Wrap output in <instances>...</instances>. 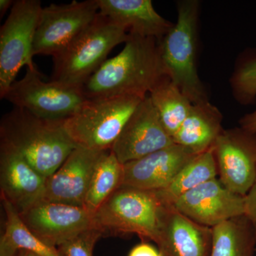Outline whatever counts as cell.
<instances>
[{
  "label": "cell",
  "mask_w": 256,
  "mask_h": 256,
  "mask_svg": "<svg viewBox=\"0 0 256 256\" xmlns=\"http://www.w3.org/2000/svg\"><path fill=\"white\" fill-rule=\"evenodd\" d=\"M124 50L106 60L82 86L87 99L118 96L146 98L168 76L160 41L129 34Z\"/></svg>",
  "instance_id": "6da1fadb"
},
{
  "label": "cell",
  "mask_w": 256,
  "mask_h": 256,
  "mask_svg": "<svg viewBox=\"0 0 256 256\" xmlns=\"http://www.w3.org/2000/svg\"><path fill=\"white\" fill-rule=\"evenodd\" d=\"M63 122L14 107L2 118L0 146L12 150L48 178L78 146L66 132Z\"/></svg>",
  "instance_id": "7a4b0ae2"
},
{
  "label": "cell",
  "mask_w": 256,
  "mask_h": 256,
  "mask_svg": "<svg viewBox=\"0 0 256 256\" xmlns=\"http://www.w3.org/2000/svg\"><path fill=\"white\" fill-rule=\"evenodd\" d=\"M127 30L98 13L94 22L66 48L53 57L52 82L82 88L107 60L108 55L129 38Z\"/></svg>",
  "instance_id": "3957f363"
},
{
  "label": "cell",
  "mask_w": 256,
  "mask_h": 256,
  "mask_svg": "<svg viewBox=\"0 0 256 256\" xmlns=\"http://www.w3.org/2000/svg\"><path fill=\"white\" fill-rule=\"evenodd\" d=\"M198 12L196 0L178 1V21L160 42L168 76L193 104L210 101L196 66Z\"/></svg>",
  "instance_id": "277c9868"
},
{
  "label": "cell",
  "mask_w": 256,
  "mask_h": 256,
  "mask_svg": "<svg viewBox=\"0 0 256 256\" xmlns=\"http://www.w3.org/2000/svg\"><path fill=\"white\" fill-rule=\"evenodd\" d=\"M144 98L124 96L88 99L75 114L64 120V129L78 146L96 151L110 150Z\"/></svg>",
  "instance_id": "5b68a950"
},
{
  "label": "cell",
  "mask_w": 256,
  "mask_h": 256,
  "mask_svg": "<svg viewBox=\"0 0 256 256\" xmlns=\"http://www.w3.org/2000/svg\"><path fill=\"white\" fill-rule=\"evenodd\" d=\"M160 206L154 192L120 186L94 215V226L102 236L137 234L156 242Z\"/></svg>",
  "instance_id": "8992f818"
},
{
  "label": "cell",
  "mask_w": 256,
  "mask_h": 256,
  "mask_svg": "<svg viewBox=\"0 0 256 256\" xmlns=\"http://www.w3.org/2000/svg\"><path fill=\"white\" fill-rule=\"evenodd\" d=\"M42 8L40 0L14 1L9 16L0 28L1 99L23 66L38 72L32 60V50Z\"/></svg>",
  "instance_id": "52a82bcc"
},
{
  "label": "cell",
  "mask_w": 256,
  "mask_h": 256,
  "mask_svg": "<svg viewBox=\"0 0 256 256\" xmlns=\"http://www.w3.org/2000/svg\"><path fill=\"white\" fill-rule=\"evenodd\" d=\"M2 99L14 107L52 120H64L75 114L88 100L82 88L62 82H44L40 72L30 68L21 80L12 84Z\"/></svg>",
  "instance_id": "ba28073f"
},
{
  "label": "cell",
  "mask_w": 256,
  "mask_h": 256,
  "mask_svg": "<svg viewBox=\"0 0 256 256\" xmlns=\"http://www.w3.org/2000/svg\"><path fill=\"white\" fill-rule=\"evenodd\" d=\"M98 13V0L52 4L42 8L32 55H58L94 22Z\"/></svg>",
  "instance_id": "9c48e42d"
},
{
  "label": "cell",
  "mask_w": 256,
  "mask_h": 256,
  "mask_svg": "<svg viewBox=\"0 0 256 256\" xmlns=\"http://www.w3.org/2000/svg\"><path fill=\"white\" fill-rule=\"evenodd\" d=\"M213 151L220 181L245 196L256 178V133L240 127L224 129Z\"/></svg>",
  "instance_id": "30bf717a"
},
{
  "label": "cell",
  "mask_w": 256,
  "mask_h": 256,
  "mask_svg": "<svg viewBox=\"0 0 256 256\" xmlns=\"http://www.w3.org/2000/svg\"><path fill=\"white\" fill-rule=\"evenodd\" d=\"M20 216L32 233L56 248L80 234L96 228L94 215L82 206L38 201Z\"/></svg>",
  "instance_id": "8fae6325"
},
{
  "label": "cell",
  "mask_w": 256,
  "mask_h": 256,
  "mask_svg": "<svg viewBox=\"0 0 256 256\" xmlns=\"http://www.w3.org/2000/svg\"><path fill=\"white\" fill-rule=\"evenodd\" d=\"M174 144L148 95L128 120L110 150L124 164Z\"/></svg>",
  "instance_id": "7c38bea8"
},
{
  "label": "cell",
  "mask_w": 256,
  "mask_h": 256,
  "mask_svg": "<svg viewBox=\"0 0 256 256\" xmlns=\"http://www.w3.org/2000/svg\"><path fill=\"white\" fill-rule=\"evenodd\" d=\"M172 206L196 223L214 228L244 215L245 196L230 191L215 178L186 192Z\"/></svg>",
  "instance_id": "4fadbf2b"
},
{
  "label": "cell",
  "mask_w": 256,
  "mask_h": 256,
  "mask_svg": "<svg viewBox=\"0 0 256 256\" xmlns=\"http://www.w3.org/2000/svg\"><path fill=\"white\" fill-rule=\"evenodd\" d=\"M104 152L77 146L62 166L46 178L40 201L84 207L94 170Z\"/></svg>",
  "instance_id": "5bb4252c"
},
{
  "label": "cell",
  "mask_w": 256,
  "mask_h": 256,
  "mask_svg": "<svg viewBox=\"0 0 256 256\" xmlns=\"http://www.w3.org/2000/svg\"><path fill=\"white\" fill-rule=\"evenodd\" d=\"M156 244L164 256H210L212 228L196 223L173 206L161 205Z\"/></svg>",
  "instance_id": "9a60e30c"
},
{
  "label": "cell",
  "mask_w": 256,
  "mask_h": 256,
  "mask_svg": "<svg viewBox=\"0 0 256 256\" xmlns=\"http://www.w3.org/2000/svg\"><path fill=\"white\" fill-rule=\"evenodd\" d=\"M196 156L184 146L174 144L124 164L121 186L150 192L162 190Z\"/></svg>",
  "instance_id": "2e32d148"
},
{
  "label": "cell",
  "mask_w": 256,
  "mask_h": 256,
  "mask_svg": "<svg viewBox=\"0 0 256 256\" xmlns=\"http://www.w3.org/2000/svg\"><path fill=\"white\" fill-rule=\"evenodd\" d=\"M46 180L22 156L0 146L1 198L9 202L18 214L41 200Z\"/></svg>",
  "instance_id": "e0dca14e"
},
{
  "label": "cell",
  "mask_w": 256,
  "mask_h": 256,
  "mask_svg": "<svg viewBox=\"0 0 256 256\" xmlns=\"http://www.w3.org/2000/svg\"><path fill=\"white\" fill-rule=\"evenodd\" d=\"M99 13L131 34L161 41L174 24L158 14L151 0H98Z\"/></svg>",
  "instance_id": "ac0fdd59"
},
{
  "label": "cell",
  "mask_w": 256,
  "mask_h": 256,
  "mask_svg": "<svg viewBox=\"0 0 256 256\" xmlns=\"http://www.w3.org/2000/svg\"><path fill=\"white\" fill-rule=\"evenodd\" d=\"M220 110L210 101L192 104L186 119L173 137L174 144L197 156L213 150L223 131Z\"/></svg>",
  "instance_id": "d6986e66"
},
{
  "label": "cell",
  "mask_w": 256,
  "mask_h": 256,
  "mask_svg": "<svg viewBox=\"0 0 256 256\" xmlns=\"http://www.w3.org/2000/svg\"><path fill=\"white\" fill-rule=\"evenodd\" d=\"M217 175L216 160L213 150H210L194 158L166 188L154 193L161 205L172 206L186 192L216 178Z\"/></svg>",
  "instance_id": "ffe728a7"
},
{
  "label": "cell",
  "mask_w": 256,
  "mask_h": 256,
  "mask_svg": "<svg viewBox=\"0 0 256 256\" xmlns=\"http://www.w3.org/2000/svg\"><path fill=\"white\" fill-rule=\"evenodd\" d=\"M256 246L254 229L245 215L212 228L210 256H254Z\"/></svg>",
  "instance_id": "44dd1931"
},
{
  "label": "cell",
  "mask_w": 256,
  "mask_h": 256,
  "mask_svg": "<svg viewBox=\"0 0 256 256\" xmlns=\"http://www.w3.org/2000/svg\"><path fill=\"white\" fill-rule=\"evenodd\" d=\"M124 164L112 151L104 152L94 170L84 208L95 214L111 194L120 188Z\"/></svg>",
  "instance_id": "7402d4cb"
},
{
  "label": "cell",
  "mask_w": 256,
  "mask_h": 256,
  "mask_svg": "<svg viewBox=\"0 0 256 256\" xmlns=\"http://www.w3.org/2000/svg\"><path fill=\"white\" fill-rule=\"evenodd\" d=\"M163 126L173 138L186 119L192 102L170 77H166L149 94Z\"/></svg>",
  "instance_id": "603a6c76"
},
{
  "label": "cell",
  "mask_w": 256,
  "mask_h": 256,
  "mask_svg": "<svg viewBox=\"0 0 256 256\" xmlns=\"http://www.w3.org/2000/svg\"><path fill=\"white\" fill-rule=\"evenodd\" d=\"M2 201L6 216L4 234L18 250H28L40 256H64L58 248L50 246L32 233L9 202Z\"/></svg>",
  "instance_id": "cb8c5ba5"
},
{
  "label": "cell",
  "mask_w": 256,
  "mask_h": 256,
  "mask_svg": "<svg viewBox=\"0 0 256 256\" xmlns=\"http://www.w3.org/2000/svg\"><path fill=\"white\" fill-rule=\"evenodd\" d=\"M236 100L242 106L252 105L256 101V54L247 55L230 78Z\"/></svg>",
  "instance_id": "d4e9b609"
},
{
  "label": "cell",
  "mask_w": 256,
  "mask_h": 256,
  "mask_svg": "<svg viewBox=\"0 0 256 256\" xmlns=\"http://www.w3.org/2000/svg\"><path fill=\"white\" fill-rule=\"evenodd\" d=\"M102 236L100 230L90 229L64 242L58 249L64 256H92L96 242Z\"/></svg>",
  "instance_id": "484cf974"
},
{
  "label": "cell",
  "mask_w": 256,
  "mask_h": 256,
  "mask_svg": "<svg viewBox=\"0 0 256 256\" xmlns=\"http://www.w3.org/2000/svg\"><path fill=\"white\" fill-rule=\"evenodd\" d=\"M252 224L256 237V178L252 188L245 196V214Z\"/></svg>",
  "instance_id": "4316f807"
},
{
  "label": "cell",
  "mask_w": 256,
  "mask_h": 256,
  "mask_svg": "<svg viewBox=\"0 0 256 256\" xmlns=\"http://www.w3.org/2000/svg\"><path fill=\"white\" fill-rule=\"evenodd\" d=\"M128 256H164L159 248L148 242H141L133 247Z\"/></svg>",
  "instance_id": "83f0119b"
},
{
  "label": "cell",
  "mask_w": 256,
  "mask_h": 256,
  "mask_svg": "<svg viewBox=\"0 0 256 256\" xmlns=\"http://www.w3.org/2000/svg\"><path fill=\"white\" fill-rule=\"evenodd\" d=\"M18 248L3 234L0 240V256H18Z\"/></svg>",
  "instance_id": "f1b7e54d"
},
{
  "label": "cell",
  "mask_w": 256,
  "mask_h": 256,
  "mask_svg": "<svg viewBox=\"0 0 256 256\" xmlns=\"http://www.w3.org/2000/svg\"><path fill=\"white\" fill-rule=\"evenodd\" d=\"M240 127L249 132L256 133V110L246 114L239 120Z\"/></svg>",
  "instance_id": "f546056e"
},
{
  "label": "cell",
  "mask_w": 256,
  "mask_h": 256,
  "mask_svg": "<svg viewBox=\"0 0 256 256\" xmlns=\"http://www.w3.org/2000/svg\"><path fill=\"white\" fill-rule=\"evenodd\" d=\"M13 0H0V16L1 18L6 14V12L11 10L14 4Z\"/></svg>",
  "instance_id": "4dcf8cb0"
},
{
  "label": "cell",
  "mask_w": 256,
  "mask_h": 256,
  "mask_svg": "<svg viewBox=\"0 0 256 256\" xmlns=\"http://www.w3.org/2000/svg\"><path fill=\"white\" fill-rule=\"evenodd\" d=\"M18 256H40L37 255L36 254H34L31 252H28L26 250H18Z\"/></svg>",
  "instance_id": "1f68e13d"
}]
</instances>
